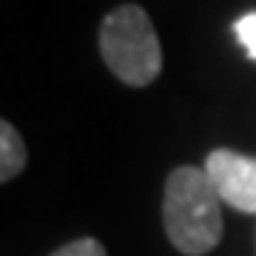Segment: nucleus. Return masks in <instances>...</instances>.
Instances as JSON below:
<instances>
[{
	"instance_id": "nucleus-1",
	"label": "nucleus",
	"mask_w": 256,
	"mask_h": 256,
	"mask_svg": "<svg viewBox=\"0 0 256 256\" xmlns=\"http://www.w3.org/2000/svg\"><path fill=\"white\" fill-rule=\"evenodd\" d=\"M162 225L171 245L185 256H205L222 239V200L205 168L171 171L162 196Z\"/></svg>"
},
{
	"instance_id": "nucleus-2",
	"label": "nucleus",
	"mask_w": 256,
	"mask_h": 256,
	"mask_svg": "<svg viewBox=\"0 0 256 256\" xmlns=\"http://www.w3.org/2000/svg\"><path fill=\"white\" fill-rule=\"evenodd\" d=\"M100 54L111 74L134 88L151 86L162 68L160 37L151 18L137 3H122L102 20Z\"/></svg>"
},
{
	"instance_id": "nucleus-3",
	"label": "nucleus",
	"mask_w": 256,
	"mask_h": 256,
	"mask_svg": "<svg viewBox=\"0 0 256 256\" xmlns=\"http://www.w3.org/2000/svg\"><path fill=\"white\" fill-rule=\"evenodd\" d=\"M202 168L225 205L256 216V156H245L230 148H216L208 154Z\"/></svg>"
},
{
	"instance_id": "nucleus-4",
	"label": "nucleus",
	"mask_w": 256,
	"mask_h": 256,
	"mask_svg": "<svg viewBox=\"0 0 256 256\" xmlns=\"http://www.w3.org/2000/svg\"><path fill=\"white\" fill-rule=\"evenodd\" d=\"M26 168V146L20 131L12 126L9 120L0 122V180L12 182L14 176Z\"/></svg>"
},
{
	"instance_id": "nucleus-5",
	"label": "nucleus",
	"mask_w": 256,
	"mask_h": 256,
	"mask_svg": "<svg viewBox=\"0 0 256 256\" xmlns=\"http://www.w3.org/2000/svg\"><path fill=\"white\" fill-rule=\"evenodd\" d=\"M234 32H236V40L245 46V52L256 60V12H248V14H242V18L236 20Z\"/></svg>"
},
{
	"instance_id": "nucleus-6",
	"label": "nucleus",
	"mask_w": 256,
	"mask_h": 256,
	"mask_svg": "<svg viewBox=\"0 0 256 256\" xmlns=\"http://www.w3.org/2000/svg\"><path fill=\"white\" fill-rule=\"evenodd\" d=\"M52 256H106V248L92 236H82V239H74L68 245H63L60 250H54Z\"/></svg>"
}]
</instances>
